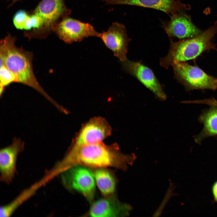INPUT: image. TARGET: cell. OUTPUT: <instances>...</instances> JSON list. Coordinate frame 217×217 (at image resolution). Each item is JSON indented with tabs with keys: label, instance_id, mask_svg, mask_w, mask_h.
<instances>
[{
	"label": "cell",
	"instance_id": "6da1fadb",
	"mask_svg": "<svg viewBox=\"0 0 217 217\" xmlns=\"http://www.w3.org/2000/svg\"><path fill=\"white\" fill-rule=\"evenodd\" d=\"M133 155L121 152L116 144L102 142L78 147L71 146L64 157L52 167L56 175L71 168L81 165L94 168L112 167L125 170L133 161Z\"/></svg>",
	"mask_w": 217,
	"mask_h": 217
},
{
	"label": "cell",
	"instance_id": "7a4b0ae2",
	"mask_svg": "<svg viewBox=\"0 0 217 217\" xmlns=\"http://www.w3.org/2000/svg\"><path fill=\"white\" fill-rule=\"evenodd\" d=\"M14 38L8 35L0 42V63H3L14 74L16 82L28 86L41 93L51 103L54 100L40 85L33 70L31 55L17 47Z\"/></svg>",
	"mask_w": 217,
	"mask_h": 217
},
{
	"label": "cell",
	"instance_id": "3957f363",
	"mask_svg": "<svg viewBox=\"0 0 217 217\" xmlns=\"http://www.w3.org/2000/svg\"><path fill=\"white\" fill-rule=\"evenodd\" d=\"M216 34L217 20L208 29L193 37L176 42L170 38L169 52L165 57L161 58L160 65L168 68L177 63L195 60L206 50L213 49L217 51L215 45L211 42Z\"/></svg>",
	"mask_w": 217,
	"mask_h": 217
},
{
	"label": "cell",
	"instance_id": "277c9868",
	"mask_svg": "<svg viewBox=\"0 0 217 217\" xmlns=\"http://www.w3.org/2000/svg\"><path fill=\"white\" fill-rule=\"evenodd\" d=\"M172 67L174 77L187 91L217 89V78L208 74L197 65L182 62L175 63Z\"/></svg>",
	"mask_w": 217,
	"mask_h": 217
},
{
	"label": "cell",
	"instance_id": "5b68a950",
	"mask_svg": "<svg viewBox=\"0 0 217 217\" xmlns=\"http://www.w3.org/2000/svg\"><path fill=\"white\" fill-rule=\"evenodd\" d=\"M59 175L61 183L66 189L77 191L89 201H92L95 196L96 182L93 172L88 167L75 165Z\"/></svg>",
	"mask_w": 217,
	"mask_h": 217
},
{
	"label": "cell",
	"instance_id": "8992f818",
	"mask_svg": "<svg viewBox=\"0 0 217 217\" xmlns=\"http://www.w3.org/2000/svg\"><path fill=\"white\" fill-rule=\"evenodd\" d=\"M64 0H42L34 11L33 13L40 18V27L30 33L36 36L47 34L53 30L59 20L70 13Z\"/></svg>",
	"mask_w": 217,
	"mask_h": 217
},
{
	"label": "cell",
	"instance_id": "52a82bcc",
	"mask_svg": "<svg viewBox=\"0 0 217 217\" xmlns=\"http://www.w3.org/2000/svg\"><path fill=\"white\" fill-rule=\"evenodd\" d=\"M53 31L68 44L80 42L90 36L100 37L101 34L89 24L67 17L64 18L55 25Z\"/></svg>",
	"mask_w": 217,
	"mask_h": 217
},
{
	"label": "cell",
	"instance_id": "ba28073f",
	"mask_svg": "<svg viewBox=\"0 0 217 217\" xmlns=\"http://www.w3.org/2000/svg\"><path fill=\"white\" fill-rule=\"evenodd\" d=\"M111 128L101 117L92 118L82 127L72 146L78 147L102 142L111 134Z\"/></svg>",
	"mask_w": 217,
	"mask_h": 217
},
{
	"label": "cell",
	"instance_id": "9c48e42d",
	"mask_svg": "<svg viewBox=\"0 0 217 217\" xmlns=\"http://www.w3.org/2000/svg\"><path fill=\"white\" fill-rule=\"evenodd\" d=\"M24 149V143L20 139L14 138L9 146L0 151V179L7 185L12 183L17 173L18 156Z\"/></svg>",
	"mask_w": 217,
	"mask_h": 217
},
{
	"label": "cell",
	"instance_id": "30bf717a",
	"mask_svg": "<svg viewBox=\"0 0 217 217\" xmlns=\"http://www.w3.org/2000/svg\"><path fill=\"white\" fill-rule=\"evenodd\" d=\"M184 11L171 14L169 21L162 22V27L169 38L182 39L196 36L203 31L193 23L190 15Z\"/></svg>",
	"mask_w": 217,
	"mask_h": 217
},
{
	"label": "cell",
	"instance_id": "8fae6325",
	"mask_svg": "<svg viewBox=\"0 0 217 217\" xmlns=\"http://www.w3.org/2000/svg\"><path fill=\"white\" fill-rule=\"evenodd\" d=\"M100 38L105 46L121 62L127 59L126 54L130 39L127 36L125 27L123 24L114 23L107 31L101 33Z\"/></svg>",
	"mask_w": 217,
	"mask_h": 217
},
{
	"label": "cell",
	"instance_id": "7c38bea8",
	"mask_svg": "<svg viewBox=\"0 0 217 217\" xmlns=\"http://www.w3.org/2000/svg\"><path fill=\"white\" fill-rule=\"evenodd\" d=\"M121 62L125 71L136 78L159 98L162 100L166 99L161 84L150 69L140 62L127 59Z\"/></svg>",
	"mask_w": 217,
	"mask_h": 217
},
{
	"label": "cell",
	"instance_id": "4fadbf2b",
	"mask_svg": "<svg viewBox=\"0 0 217 217\" xmlns=\"http://www.w3.org/2000/svg\"><path fill=\"white\" fill-rule=\"evenodd\" d=\"M92 203L86 216L118 217L127 215L130 207L120 202L113 194L104 196Z\"/></svg>",
	"mask_w": 217,
	"mask_h": 217
},
{
	"label": "cell",
	"instance_id": "5bb4252c",
	"mask_svg": "<svg viewBox=\"0 0 217 217\" xmlns=\"http://www.w3.org/2000/svg\"><path fill=\"white\" fill-rule=\"evenodd\" d=\"M111 4L132 5L152 8L172 14L182 10H190V5L180 0H103Z\"/></svg>",
	"mask_w": 217,
	"mask_h": 217
},
{
	"label": "cell",
	"instance_id": "9a60e30c",
	"mask_svg": "<svg viewBox=\"0 0 217 217\" xmlns=\"http://www.w3.org/2000/svg\"><path fill=\"white\" fill-rule=\"evenodd\" d=\"M199 121L203 125L201 132L195 138L196 143H200L207 137L217 135V106L212 105L201 114Z\"/></svg>",
	"mask_w": 217,
	"mask_h": 217
},
{
	"label": "cell",
	"instance_id": "2e32d148",
	"mask_svg": "<svg viewBox=\"0 0 217 217\" xmlns=\"http://www.w3.org/2000/svg\"><path fill=\"white\" fill-rule=\"evenodd\" d=\"M93 174L96 184L104 196L113 194L116 189L117 181L113 173L105 168H96Z\"/></svg>",
	"mask_w": 217,
	"mask_h": 217
},
{
	"label": "cell",
	"instance_id": "e0dca14e",
	"mask_svg": "<svg viewBox=\"0 0 217 217\" xmlns=\"http://www.w3.org/2000/svg\"><path fill=\"white\" fill-rule=\"evenodd\" d=\"M0 95L3 93L4 87L13 82H16L14 74L4 64L0 65Z\"/></svg>",
	"mask_w": 217,
	"mask_h": 217
},
{
	"label": "cell",
	"instance_id": "ac0fdd59",
	"mask_svg": "<svg viewBox=\"0 0 217 217\" xmlns=\"http://www.w3.org/2000/svg\"><path fill=\"white\" fill-rule=\"evenodd\" d=\"M30 15L23 10H20L14 15L13 22L15 27L17 29L25 30L28 22Z\"/></svg>",
	"mask_w": 217,
	"mask_h": 217
},
{
	"label": "cell",
	"instance_id": "d6986e66",
	"mask_svg": "<svg viewBox=\"0 0 217 217\" xmlns=\"http://www.w3.org/2000/svg\"><path fill=\"white\" fill-rule=\"evenodd\" d=\"M198 103L199 104H206L211 106H217V100L212 98L203 99H199Z\"/></svg>",
	"mask_w": 217,
	"mask_h": 217
},
{
	"label": "cell",
	"instance_id": "ffe728a7",
	"mask_svg": "<svg viewBox=\"0 0 217 217\" xmlns=\"http://www.w3.org/2000/svg\"><path fill=\"white\" fill-rule=\"evenodd\" d=\"M212 192L214 200L215 202L217 203V181L212 184Z\"/></svg>",
	"mask_w": 217,
	"mask_h": 217
},
{
	"label": "cell",
	"instance_id": "44dd1931",
	"mask_svg": "<svg viewBox=\"0 0 217 217\" xmlns=\"http://www.w3.org/2000/svg\"><path fill=\"white\" fill-rule=\"evenodd\" d=\"M13 0L14 1H17L20 0Z\"/></svg>",
	"mask_w": 217,
	"mask_h": 217
}]
</instances>
